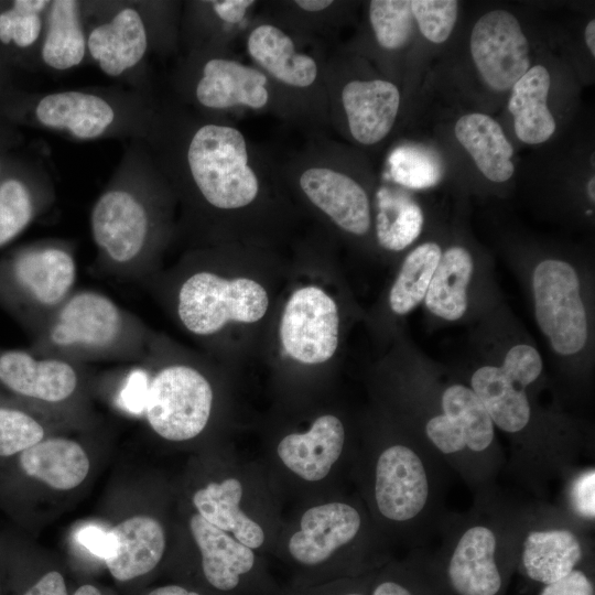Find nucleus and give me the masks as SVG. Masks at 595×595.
<instances>
[{"instance_id": "obj_45", "label": "nucleus", "mask_w": 595, "mask_h": 595, "mask_svg": "<svg viewBox=\"0 0 595 595\" xmlns=\"http://www.w3.org/2000/svg\"><path fill=\"white\" fill-rule=\"evenodd\" d=\"M23 595H68L63 575L57 571L45 573Z\"/></svg>"}, {"instance_id": "obj_31", "label": "nucleus", "mask_w": 595, "mask_h": 595, "mask_svg": "<svg viewBox=\"0 0 595 595\" xmlns=\"http://www.w3.org/2000/svg\"><path fill=\"white\" fill-rule=\"evenodd\" d=\"M551 77L543 65L531 66L511 87L508 109L519 140L527 144L545 142L555 131L548 107Z\"/></svg>"}, {"instance_id": "obj_5", "label": "nucleus", "mask_w": 595, "mask_h": 595, "mask_svg": "<svg viewBox=\"0 0 595 595\" xmlns=\"http://www.w3.org/2000/svg\"><path fill=\"white\" fill-rule=\"evenodd\" d=\"M372 457L368 494L383 530L413 549L429 547L448 511L453 473L410 432Z\"/></svg>"}, {"instance_id": "obj_15", "label": "nucleus", "mask_w": 595, "mask_h": 595, "mask_svg": "<svg viewBox=\"0 0 595 595\" xmlns=\"http://www.w3.org/2000/svg\"><path fill=\"white\" fill-rule=\"evenodd\" d=\"M144 412L161 437L181 442L196 437L206 428L213 408V388L195 367L170 364L147 377Z\"/></svg>"}, {"instance_id": "obj_29", "label": "nucleus", "mask_w": 595, "mask_h": 595, "mask_svg": "<svg viewBox=\"0 0 595 595\" xmlns=\"http://www.w3.org/2000/svg\"><path fill=\"white\" fill-rule=\"evenodd\" d=\"M21 470L51 488L69 490L88 475L90 462L84 447L65 437L43 439L19 454Z\"/></svg>"}, {"instance_id": "obj_22", "label": "nucleus", "mask_w": 595, "mask_h": 595, "mask_svg": "<svg viewBox=\"0 0 595 595\" xmlns=\"http://www.w3.org/2000/svg\"><path fill=\"white\" fill-rule=\"evenodd\" d=\"M82 365L25 349L0 347V385L22 399L63 404L76 397Z\"/></svg>"}, {"instance_id": "obj_17", "label": "nucleus", "mask_w": 595, "mask_h": 595, "mask_svg": "<svg viewBox=\"0 0 595 595\" xmlns=\"http://www.w3.org/2000/svg\"><path fill=\"white\" fill-rule=\"evenodd\" d=\"M372 543V531L360 508L346 501H331L303 513L288 550L298 564L315 567L344 549L369 550Z\"/></svg>"}, {"instance_id": "obj_3", "label": "nucleus", "mask_w": 595, "mask_h": 595, "mask_svg": "<svg viewBox=\"0 0 595 595\" xmlns=\"http://www.w3.org/2000/svg\"><path fill=\"white\" fill-rule=\"evenodd\" d=\"M468 386L508 437L505 469L532 497L547 500L551 484L581 464L588 446L582 432L563 415L542 413L532 387L516 383L500 366H480Z\"/></svg>"}, {"instance_id": "obj_26", "label": "nucleus", "mask_w": 595, "mask_h": 595, "mask_svg": "<svg viewBox=\"0 0 595 595\" xmlns=\"http://www.w3.org/2000/svg\"><path fill=\"white\" fill-rule=\"evenodd\" d=\"M87 57L85 1H50L44 14L41 67L66 72L80 66Z\"/></svg>"}, {"instance_id": "obj_47", "label": "nucleus", "mask_w": 595, "mask_h": 595, "mask_svg": "<svg viewBox=\"0 0 595 595\" xmlns=\"http://www.w3.org/2000/svg\"><path fill=\"white\" fill-rule=\"evenodd\" d=\"M147 595H202L196 591L188 589L181 585H164L156 587L149 592Z\"/></svg>"}, {"instance_id": "obj_39", "label": "nucleus", "mask_w": 595, "mask_h": 595, "mask_svg": "<svg viewBox=\"0 0 595 595\" xmlns=\"http://www.w3.org/2000/svg\"><path fill=\"white\" fill-rule=\"evenodd\" d=\"M388 162L391 178L407 187H429L441 177V167L436 159L420 147L410 144L398 147L391 152Z\"/></svg>"}, {"instance_id": "obj_18", "label": "nucleus", "mask_w": 595, "mask_h": 595, "mask_svg": "<svg viewBox=\"0 0 595 595\" xmlns=\"http://www.w3.org/2000/svg\"><path fill=\"white\" fill-rule=\"evenodd\" d=\"M328 116L339 108L349 137L360 145H375L391 132L401 95L383 78H350L337 82L325 75Z\"/></svg>"}, {"instance_id": "obj_16", "label": "nucleus", "mask_w": 595, "mask_h": 595, "mask_svg": "<svg viewBox=\"0 0 595 595\" xmlns=\"http://www.w3.org/2000/svg\"><path fill=\"white\" fill-rule=\"evenodd\" d=\"M534 315L540 331L560 356L580 353L588 338L581 282L572 264L545 259L532 272Z\"/></svg>"}, {"instance_id": "obj_20", "label": "nucleus", "mask_w": 595, "mask_h": 595, "mask_svg": "<svg viewBox=\"0 0 595 595\" xmlns=\"http://www.w3.org/2000/svg\"><path fill=\"white\" fill-rule=\"evenodd\" d=\"M469 50L480 77L496 91L511 89L530 68L528 39L507 10L488 11L475 22Z\"/></svg>"}, {"instance_id": "obj_24", "label": "nucleus", "mask_w": 595, "mask_h": 595, "mask_svg": "<svg viewBox=\"0 0 595 595\" xmlns=\"http://www.w3.org/2000/svg\"><path fill=\"white\" fill-rule=\"evenodd\" d=\"M190 530L202 555L206 582L221 593L239 592L256 566L253 550L198 513L190 518Z\"/></svg>"}, {"instance_id": "obj_8", "label": "nucleus", "mask_w": 595, "mask_h": 595, "mask_svg": "<svg viewBox=\"0 0 595 595\" xmlns=\"http://www.w3.org/2000/svg\"><path fill=\"white\" fill-rule=\"evenodd\" d=\"M88 57L111 78L140 77L151 54L180 47L182 3L172 1H85ZM143 90V91H145Z\"/></svg>"}, {"instance_id": "obj_2", "label": "nucleus", "mask_w": 595, "mask_h": 595, "mask_svg": "<svg viewBox=\"0 0 595 595\" xmlns=\"http://www.w3.org/2000/svg\"><path fill=\"white\" fill-rule=\"evenodd\" d=\"M174 197L142 140L129 141L89 214L98 268L120 280L144 279L167 236Z\"/></svg>"}, {"instance_id": "obj_49", "label": "nucleus", "mask_w": 595, "mask_h": 595, "mask_svg": "<svg viewBox=\"0 0 595 595\" xmlns=\"http://www.w3.org/2000/svg\"><path fill=\"white\" fill-rule=\"evenodd\" d=\"M12 74L13 69L0 56V89L13 84Z\"/></svg>"}, {"instance_id": "obj_50", "label": "nucleus", "mask_w": 595, "mask_h": 595, "mask_svg": "<svg viewBox=\"0 0 595 595\" xmlns=\"http://www.w3.org/2000/svg\"><path fill=\"white\" fill-rule=\"evenodd\" d=\"M73 595H101L100 591L90 584L79 586Z\"/></svg>"}, {"instance_id": "obj_41", "label": "nucleus", "mask_w": 595, "mask_h": 595, "mask_svg": "<svg viewBox=\"0 0 595 595\" xmlns=\"http://www.w3.org/2000/svg\"><path fill=\"white\" fill-rule=\"evenodd\" d=\"M500 367L516 383L533 387L541 377L543 363L533 346L517 344L507 351Z\"/></svg>"}, {"instance_id": "obj_28", "label": "nucleus", "mask_w": 595, "mask_h": 595, "mask_svg": "<svg viewBox=\"0 0 595 595\" xmlns=\"http://www.w3.org/2000/svg\"><path fill=\"white\" fill-rule=\"evenodd\" d=\"M48 0H0V56L13 69L37 71Z\"/></svg>"}, {"instance_id": "obj_14", "label": "nucleus", "mask_w": 595, "mask_h": 595, "mask_svg": "<svg viewBox=\"0 0 595 595\" xmlns=\"http://www.w3.org/2000/svg\"><path fill=\"white\" fill-rule=\"evenodd\" d=\"M268 294L248 278L225 279L212 271L190 274L176 293V315L196 336L218 333L229 322L253 323L267 312Z\"/></svg>"}, {"instance_id": "obj_48", "label": "nucleus", "mask_w": 595, "mask_h": 595, "mask_svg": "<svg viewBox=\"0 0 595 595\" xmlns=\"http://www.w3.org/2000/svg\"><path fill=\"white\" fill-rule=\"evenodd\" d=\"M585 43L593 56H595V20L588 21L584 32Z\"/></svg>"}, {"instance_id": "obj_33", "label": "nucleus", "mask_w": 595, "mask_h": 595, "mask_svg": "<svg viewBox=\"0 0 595 595\" xmlns=\"http://www.w3.org/2000/svg\"><path fill=\"white\" fill-rule=\"evenodd\" d=\"M474 272L470 252L452 246L442 252L424 298L431 314L444 321H458L467 311V288Z\"/></svg>"}, {"instance_id": "obj_23", "label": "nucleus", "mask_w": 595, "mask_h": 595, "mask_svg": "<svg viewBox=\"0 0 595 595\" xmlns=\"http://www.w3.org/2000/svg\"><path fill=\"white\" fill-rule=\"evenodd\" d=\"M257 1H186L180 19V46L184 53L204 50H230L239 32L248 30L249 14Z\"/></svg>"}, {"instance_id": "obj_10", "label": "nucleus", "mask_w": 595, "mask_h": 595, "mask_svg": "<svg viewBox=\"0 0 595 595\" xmlns=\"http://www.w3.org/2000/svg\"><path fill=\"white\" fill-rule=\"evenodd\" d=\"M74 242L45 238L0 258V307L32 335L76 290Z\"/></svg>"}, {"instance_id": "obj_13", "label": "nucleus", "mask_w": 595, "mask_h": 595, "mask_svg": "<svg viewBox=\"0 0 595 595\" xmlns=\"http://www.w3.org/2000/svg\"><path fill=\"white\" fill-rule=\"evenodd\" d=\"M280 165L305 198L339 229L364 236L371 225L370 201L365 187L338 165L334 144L314 139Z\"/></svg>"}, {"instance_id": "obj_12", "label": "nucleus", "mask_w": 595, "mask_h": 595, "mask_svg": "<svg viewBox=\"0 0 595 595\" xmlns=\"http://www.w3.org/2000/svg\"><path fill=\"white\" fill-rule=\"evenodd\" d=\"M303 37L277 23L261 19L246 31V51L300 116L303 125L329 120L325 63L305 51Z\"/></svg>"}, {"instance_id": "obj_36", "label": "nucleus", "mask_w": 595, "mask_h": 595, "mask_svg": "<svg viewBox=\"0 0 595 595\" xmlns=\"http://www.w3.org/2000/svg\"><path fill=\"white\" fill-rule=\"evenodd\" d=\"M368 20L377 44L385 51H400L411 41L415 22L411 0H372Z\"/></svg>"}, {"instance_id": "obj_4", "label": "nucleus", "mask_w": 595, "mask_h": 595, "mask_svg": "<svg viewBox=\"0 0 595 595\" xmlns=\"http://www.w3.org/2000/svg\"><path fill=\"white\" fill-rule=\"evenodd\" d=\"M156 102L152 91L131 87L33 93L11 84L0 89V120L74 141L142 140Z\"/></svg>"}, {"instance_id": "obj_46", "label": "nucleus", "mask_w": 595, "mask_h": 595, "mask_svg": "<svg viewBox=\"0 0 595 595\" xmlns=\"http://www.w3.org/2000/svg\"><path fill=\"white\" fill-rule=\"evenodd\" d=\"M371 595H414V592L403 582L386 577L376 583Z\"/></svg>"}, {"instance_id": "obj_38", "label": "nucleus", "mask_w": 595, "mask_h": 595, "mask_svg": "<svg viewBox=\"0 0 595 595\" xmlns=\"http://www.w3.org/2000/svg\"><path fill=\"white\" fill-rule=\"evenodd\" d=\"M45 439L43 423L20 405L0 401V457L20 454Z\"/></svg>"}, {"instance_id": "obj_9", "label": "nucleus", "mask_w": 595, "mask_h": 595, "mask_svg": "<svg viewBox=\"0 0 595 595\" xmlns=\"http://www.w3.org/2000/svg\"><path fill=\"white\" fill-rule=\"evenodd\" d=\"M171 86L174 99L202 113L226 116L237 109L251 110L303 125L268 76L230 50L184 53L173 71Z\"/></svg>"}, {"instance_id": "obj_19", "label": "nucleus", "mask_w": 595, "mask_h": 595, "mask_svg": "<svg viewBox=\"0 0 595 595\" xmlns=\"http://www.w3.org/2000/svg\"><path fill=\"white\" fill-rule=\"evenodd\" d=\"M339 316L335 301L314 285L295 290L284 307L280 336L284 350L303 364L328 360L338 345Z\"/></svg>"}, {"instance_id": "obj_37", "label": "nucleus", "mask_w": 595, "mask_h": 595, "mask_svg": "<svg viewBox=\"0 0 595 595\" xmlns=\"http://www.w3.org/2000/svg\"><path fill=\"white\" fill-rule=\"evenodd\" d=\"M560 500L556 504L589 531L595 523V467L578 464L561 479Z\"/></svg>"}, {"instance_id": "obj_43", "label": "nucleus", "mask_w": 595, "mask_h": 595, "mask_svg": "<svg viewBox=\"0 0 595 595\" xmlns=\"http://www.w3.org/2000/svg\"><path fill=\"white\" fill-rule=\"evenodd\" d=\"M77 541L93 554L106 560L113 550V540L109 531L98 527H85L77 531Z\"/></svg>"}, {"instance_id": "obj_51", "label": "nucleus", "mask_w": 595, "mask_h": 595, "mask_svg": "<svg viewBox=\"0 0 595 595\" xmlns=\"http://www.w3.org/2000/svg\"><path fill=\"white\" fill-rule=\"evenodd\" d=\"M587 196L592 203L595 202V177L592 176L587 183Z\"/></svg>"}, {"instance_id": "obj_25", "label": "nucleus", "mask_w": 595, "mask_h": 595, "mask_svg": "<svg viewBox=\"0 0 595 595\" xmlns=\"http://www.w3.org/2000/svg\"><path fill=\"white\" fill-rule=\"evenodd\" d=\"M345 445V428L333 414L318 416L305 433L284 436L277 448L281 462L307 482L326 477L340 458Z\"/></svg>"}, {"instance_id": "obj_34", "label": "nucleus", "mask_w": 595, "mask_h": 595, "mask_svg": "<svg viewBox=\"0 0 595 595\" xmlns=\"http://www.w3.org/2000/svg\"><path fill=\"white\" fill-rule=\"evenodd\" d=\"M376 234L379 245L390 251H401L420 236L423 213L409 197L381 187L377 192Z\"/></svg>"}, {"instance_id": "obj_32", "label": "nucleus", "mask_w": 595, "mask_h": 595, "mask_svg": "<svg viewBox=\"0 0 595 595\" xmlns=\"http://www.w3.org/2000/svg\"><path fill=\"white\" fill-rule=\"evenodd\" d=\"M242 485L234 477L209 483L193 495L197 513L210 524L230 532L240 543L255 550L264 542L262 528L239 507Z\"/></svg>"}, {"instance_id": "obj_52", "label": "nucleus", "mask_w": 595, "mask_h": 595, "mask_svg": "<svg viewBox=\"0 0 595 595\" xmlns=\"http://www.w3.org/2000/svg\"><path fill=\"white\" fill-rule=\"evenodd\" d=\"M336 595H366V594L361 592L360 589L349 588V589H343Z\"/></svg>"}, {"instance_id": "obj_35", "label": "nucleus", "mask_w": 595, "mask_h": 595, "mask_svg": "<svg viewBox=\"0 0 595 595\" xmlns=\"http://www.w3.org/2000/svg\"><path fill=\"white\" fill-rule=\"evenodd\" d=\"M441 256V247L434 241L421 244L407 255L389 293L393 313L405 315L424 300Z\"/></svg>"}, {"instance_id": "obj_27", "label": "nucleus", "mask_w": 595, "mask_h": 595, "mask_svg": "<svg viewBox=\"0 0 595 595\" xmlns=\"http://www.w3.org/2000/svg\"><path fill=\"white\" fill-rule=\"evenodd\" d=\"M113 550L105 564L117 581H130L151 572L165 551L162 524L150 516L126 519L109 530Z\"/></svg>"}, {"instance_id": "obj_1", "label": "nucleus", "mask_w": 595, "mask_h": 595, "mask_svg": "<svg viewBox=\"0 0 595 595\" xmlns=\"http://www.w3.org/2000/svg\"><path fill=\"white\" fill-rule=\"evenodd\" d=\"M142 142L174 195L208 210L250 207L281 174L227 116L198 112L172 96L158 99Z\"/></svg>"}, {"instance_id": "obj_6", "label": "nucleus", "mask_w": 595, "mask_h": 595, "mask_svg": "<svg viewBox=\"0 0 595 595\" xmlns=\"http://www.w3.org/2000/svg\"><path fill=\"white\" fill-rule=\"evenodd\" d=\"M30 337L32 353L83 365L144 360L151 333L108 295L76 289Z\"/></svg>"}, {"instance_id": "obj_7", "label": "nucleus", "mask_w": 595, "mask_h": 595, "mask_svg": "<svg viewBox=\"0 0 595 595\" xmlns=\"http://www.w3.org/2000/svg\"><path fill=\"white\" fill-rule=\"evenodd\" d=\"M447 584L456 595H498L504 566L517 563L507 498L497 488L467 511L448 510L437 531Z\"/></svg>"}, {"instance_id": "obj_11", "label": "nucleus", "mask_w": 595, "mask_h": 595, "mask_svg": "<svg viewBox=\"0 0 595 595\" xmlns=\"http://www.w3.org/2000/svg\"><path fill=\"white\" fill-rule=\"evenodd\" d=\"M507 498L517 563L532 581L555 582L575 570L594 547L592 532L556 504L536 497Z\"/></svg>"}, {"instance_id": "obj_42", "label": "nucleus", "mask_w": 595, "mask_h": 595, "mask_svg": "<svg viewBox=\"0 0 595 595\" xmlns=\"http://www.w3.org/2000/svg\"><path fill=\"white\" fill-rule=\"evenodd\" d=\"M540 595H594V586L586 573L576 567L562 578L545 584Z\"/></svg>"}, {"instance_id": "obj_21", "label": "nucleus", "mask_w": 595, "mask_h": 595, "mask_svg": "<svg viewBox=\"0 0 595 595\" xmlns=\"http://www.w3.org/2000/svg\"><path fill=\"white\" fill-rule=\"evenodd\" d=\"M56 194L44 163L15 152L0 175V247L47 212Z\"/></svg>"}, {"instance_id": "obj_40", "label": "nucleus", "mask_w": 595, "mask_h": 595, "mask_svg": "<svg viewBox=\"0 0 595 595\" xmlns=\"http://www.w3.org/2000/svg\"><path fill=\"white\" fill-rule=\"evenodd\" d=\"M411 10L421 34L434 44L444 43L456 24L455 0H411Z\"/></svg>"}, {"instance_id": "obj_30", "label": "nucleus", "mask_w": 595, "mask_h": 595, "mask_svg": "<svg viewBox=\"0 0 595 595\" xmlns=\"http://www.w3.org/2000/svg\"><path fill=\"white\" fill-rule=\"evenodd\" d=\"M454 133L489 181L502 183L513 175L512 145L494 118L482 112L466 113L455 122Z\"/></svg>"}, {"instance_id": "obj_44", "label": "nucleus", "mask_w": 595, "mask_h": 595, "mask_svg": "<svg viewBox=\"0 0 595 595\" xmlns=\"http://www.w3.org/2000/svg\"><path fill=\"white\" fill-rule=\"evenodd\" d=\"M22 140V133L18 127L0 120V175Z\"/></svg>"}]
</instances>
